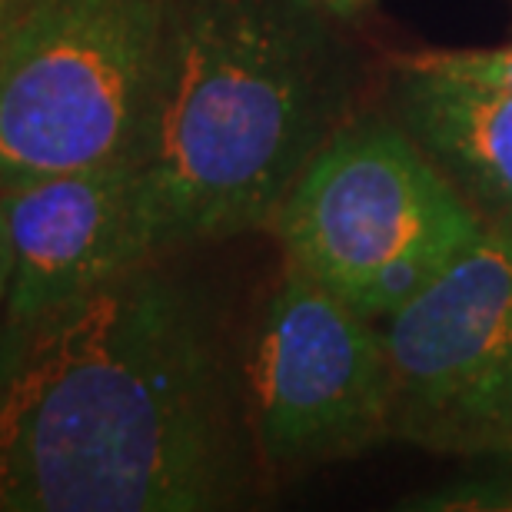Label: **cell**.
Listing matches in <instances>:
<instances>
[{"label": "cell", "mask_w": 512, "mask_h": 512, "mask_svg": "<svg viewBox=\"0 0 512 512\" xmlns=\"http://www.w3.org/2000/svg\"><path fill=\"white\" fill-rule=\"evenodd\" d=\"M7 183L4 173H0V306H4V293H7V273H10V243H7Z\"/></svg>", "instance_id": "cell-10"}, {"label": "cell", "mask_w": 512, "mask_h": 512, "mask_svg": "<svg viewBox=\"0 0 512 512\" xmlns=\"http://www.w3.org/2000/svg\"><path fill=\"white\" fill-rule=\"evenodd\" d=\"M17 10V0H0V40H4V30L10 24V17H14Z\"/></svg>", "instance_id": "cell-13"}, {"label": "cell", "mask_w": 512, "mask_h": 512, "mask_svg": "<svg viewBox=\"0 0 512 512\" xmlns=\"http://www.w3.org/2000/svg\"><path fill=\"white\" fill-rule=\"evenodd\" d=\"M380 326L389 439L446 456H512V227L486 223Z\"/></svg>", "instance_id": "cell-6"}, {"label": "cell", "mask_w": 512, "mask_h": 512, "mask_svg": "<svg viewBox=\"0 0 512 512\" xmlns=\"http://www.w3.org/2000/svg\"><path fill=\"white\" fill-rule=\"evenodd\" d=\"M173 0H17L0 40L4 180L133 157Z\"/></svg>", "instance_id": "cell-4"}, {"label": "cell", "mask_w": 512, "mask_h": 512, "mask_svg": "<svg viewBox=\"0 0 512 512\" xmlns=\"http://www.w3.org/2000/svg\"><path fill=\"white\" fill-rule=\"evenodd\" d=\"M4 183L10 243L4 330L80 300L160 250L130 157Z\"/></svg>", "instance_id": "cell-7"}, {"label": "cell", "mask_w": 512, "mask_h": 512, "mask_svg": "<svg viewBox=\"0 0 512 512\" xmlns=\"http://www.w3.org/2000/svg\"><path fill=\"white\" fill-rule=\"evenodd\" d=\"M396 67L469 80V84L509 90L512 94V44L486 50H419V54L396 57Z\"/></svg>", "instance_id": "cell-9"}, {"label": "cell", "mask_w": 512, "mask_h": 512, "mask_svg": "<svg viewBox=\"0 0 512 512\" xmlns=\"http://www.w3.org/2000/svg\"><path fill=\"white\" fill-rule=\"evenodd\" d=\"M479 506H489V509H512V479H506L503 486L489 489V493L483 496V503Z\"/></svg>", "instance_id": "cell-12"}, {"label": "cell", "mask_w": 512, "mask_h": 512, "mask_svg": "<svg viewBox=\"0 0 512 512\" xmlns=\"http://www.w3.org/2000/svg\"><path fill=\"white\" fill-rule=\"evenodd\" d=\"M240 376L210 313L140 263L0 326V512H210L250 479Z\"/></svg>", "instance_id": "cell-1"}, {"label": "cell", "mask_w": 512, "mask_h": 512, "mask_svg": "<svg viewBox=\"0 0 512 512\" xmlns=\"http://www.w3.org/2000/svg\"><path fill=\"white\" fill-rule=\"evenodd\" d=\"M393 120L486 223L512 227V94L393 64Z\"/></svg>", "instance_id": "cell-8"}, {"label": "cell", "mask_w": 512, "mask_h": 512, "mask_svg": "<svg viewBox=\"0 0 512 512\" xmlns=\"http://www.w3.org/2000/svg\"><path fill=\"white\" fill-rule=\"evenodd\" d=\"M240 393L253 453L280 473L389 443L383 326L286 260L243 353Z\"/></svg>", "instance_id": "cell-5"}, {"label": "cell", "mask_w": 512, "mask_h": 512, "mask_svg": "<svg viewBox=\"0 0 512 512\" xmlns=\"http://www.w3.org/2000/svg\"><path fill=\"white\" fill-rule=\"evenodd\" d=\"M313 4L326 10L333 20H356L360 14H366L376 0H313Z\"/></svg>", "instance_id": "cell-11"}, {"label": "cell", "mask_w": 512, "mask_h": 512, "mask_svg": "<svg viewBox=\"0 0 512 512\" xmlns=\"http://www.w3.org/2000/svg\"><path fill=\"white\" fill-rule=\"evenodd\" d=\"M353 90V50L313 0H173L130 157L160 250L270 227Z\"/></svg>", "instance_id": "cell-2"}, {"label": "cell", "mask_w": 512, "mask_h": 512, "mask_svg": "<svg viewBox=\"0 0 512 512\" xmlns=\"http://www.w3.org/2000/svg\"><path fill=\"white\" fill-rule=\"evenodd\" d=\"M483 227L416 140L380 114L346 120L270 223L286 260L376 323L423 293Z\"/></svg>", "instance_id": "cell-3"}]
</instances>
